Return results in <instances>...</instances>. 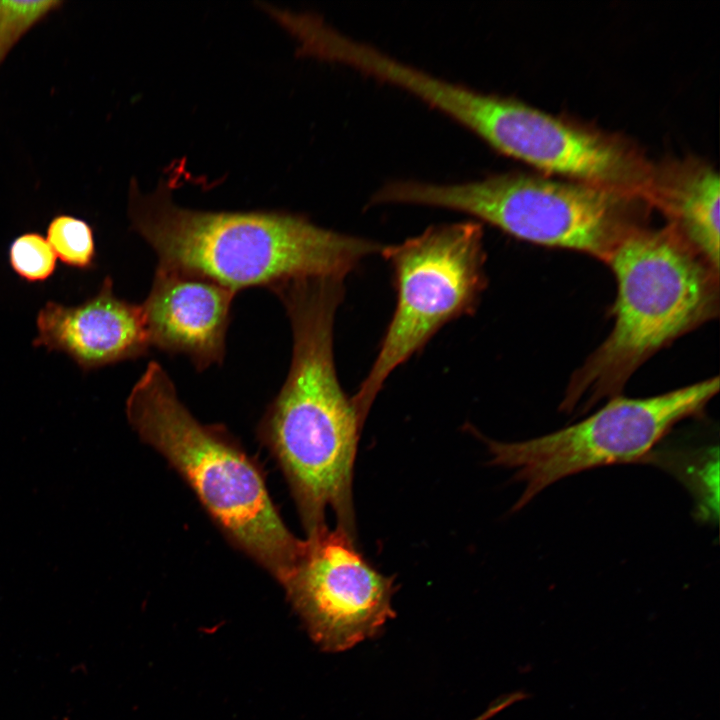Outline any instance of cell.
I'll return each instance as SVG.
<instances>
[{
    "label": "cell",
    "instance_id": "cell-1",
    "mask_svg": "<svg viewBox=\"0 0 720 720\" xmlns=\"http://www.w3.org/2000/svg\"><path fill=\"white\" fill-rule=\"evenodd\" d=\"M280 300L292 330V357L279 393L258 426V436L280 465L307 537L336 528L356 538L353 469L364 424L338 380L333 331L344 280L303 277L269 289Z\"/></svg>",
    "mask_w": 720,
    "mask_h": 720
},
{
    "label": "cell",
    "instance_id": "cell-2",
    "mask_svg": "<svg viewBox=\"0 0 720 720\" xmlns=\"http://www.w3.org/2000/svg\"><path fill=\"white\" fill-rule=\"evenodd\" d=\"M128 214L156 253L157 267L207 278L236 293L294 278L345 279L383 248L299 214L183 208L172 201L166 184L143 194L131 183Z\"/></svg>",
    "mask_w": 720,
    "mask_h": 720
},
{
    "label": "cell",
    "instance_id": "cell-3",
    "mask_svg": "<svg viewBox=\"0 0 720 720\" xmlns=\"http://www.w3.org/2000/svg\"><path fill=\"white\" fill-rule=\"evenodd\" d=\"M607 265L617 286L605 340L571 375L560 410L587 411L620 395L654 354L719 314V270L672 226H643Z\"/></svg>",
    "mask_w": 720,
    "mask_h": 720
},
{
    "label": "cell",
    "instance_id": "cell-4",
    "mask_svg": "<svg viewBox=\"0 0 720 720\" xmlns=\"http://www.w3.org/2000/svg\"><path fill=\"white\" fill-rule=\"evenodd\" d=\"M129 423L182 476L225 537L280 584L304 540L287 528L262 470L222 425L199 422L161 364L148 363L127 401Z\"/></svg>",
    "mask_w": 720,
    "mask_h": 720
},
{
    "label": "cell",
    "instance_id": "cell-5",
    "mask_svg": "<svg viewBox=\"0 0 720 720\" xmlns=\"http://www.w3.org/2000/svg\"><path fill=\"white\" fill-rule=\"evenodd\" d=\"M415 204L474 216L527 242L577 251L607 264L618 246L648 225L640 195L606 186L521 172L437 184L392 181L370 205Z\"/></svg>",
    "mask_w": 720,
    "mask_h": 720
},
{
    "label": "cell",
    "instance_id": "cell-6",
    "mask_svg": "<svg viewBox=\"0 0 720 720\" xmlns=\"http://www.w3.org/2000/svg\"><path fill=\"white\" fill-rule=\"evenodd\" d=\"M380 253L391 267L397 302L371 369L351 398L363 422L388 376L445 324L473 313L487 285L478 222L430 226Z\"/></svg>",
    "mask_w": 720,
    "mask_h": 720
},
{
    "label": "cell",
    "instance_id": "cell-7",
    "mask_svg": "<svg viewBox=\"0 0 720 720\" xmlns=\"http://www.w3.org/2000/svg\"><path fill=\"white\" fill-rule=\"evenodd\" d=\"M719 391V377L646 397L617 396L582 421L525 441L484 438L490 463L513 469L524 490L513 511L548 486L597 467L647 460L679 422L700 415Z\"/></svg>",
    "mask_w": 720,
    "mask_h": 720
},
{
    "label": "cell",
    "instance_id": "cell-8",
    "mask_svg": "<svg viewBox=\"0 0 720 720\" xmlns=\"http://www.w3.org/2000/svg\"><path fill=\"white\" fill-rule=\"evenodd\" d=\"M304 541L282 586L313 642L339 653L376 637L396 616L394 577L372 567L355 540L337 528Z\"/></svg>",
    "mask_w": 720,
    "mask_h": 720
},
{
    "label": "cell",
    "instance_id": "cell-9",
    "mask_svg": "<svg viewBox=\"0 0 720 720\" xmlns=\"http://www.w3.org/2000/svg\"><path fill=\"white\" fill-rule=\"evenodd\" d=\"M235 295L207 278L156 267L140 304L150 346L186 355L199 372L221 365Z\"/></svg>",
    "mask_w": 720,
    "mask_h": 720
},
{
    "label": "cell",
    "instance_id": "cell-10",
    "mask_svg": "<svg viewBox=\"0 0 720 720\" xmlns=\"http://www.w3.org/2000/svg\"><path fill=\"white\" fill-rule=\"evenodd\" d=\"M36 326L33 346L65 353L86 371L141 357L151 347L141 305L118 298L109 276L78 305L48 301Z\"/></svg>",
    "mask_w": 720,
    "mask_h": 720
},
{
    "label": "cell",
    "instance_id": "cell-11",
    "mask_svg": "<svg viewBox=\"0 0 720 720\" xmlns=\"http://www.w3.org/2000/svg\"><path fill=\"white\" fill-rule=\"evenodd\" d=\"M645 200L704 259L720 270L717 170L697 158L653 163Z\"/></svg>",
    "mask_w": 720,
    "mask_h": 720
},
{
    "label": "cell",
    "instance_id": "cell-12",
    "mask_svg": "<svg viewBox=\"0 0 720 720\" xmlns=\"http://www.w3.org/2000/svg\"><path fill=\"white\" fill-rule=\"evenodd\" d=\"M47 241L56 257L67 266L89 269L96 258L92 227L72 215H56L47 227Z\"/></svg>",
    "mask_w": 720,
    "mask_h": 720
},
{
    "label": "cell",
    "instance_id": "cell-13",
    "mask_svg": "<svg viewBox=\"0 0 720 720\" xmlns=\"http://www.w3.org/2000/svg\"><path fill=\"white\" fill-rule=\"evenodd\" d=\"M8 258L13 271L28 282L47 280L57 267V257L50 244L36 232L16 237L9 246Z\"/></svg>",
    "mask_w": 720,
    "mask_h": 720
},
{
    "label": "cell",
    "instance_id": "cell-14",
    "mask_svg": "<svg viewBox=\"0 0 720 720\" xmlns=\"http://www.w3.org/2000/svg\"><path fill=\"white\" fill-rule=\"evenodd\" d=\"M61 4L58 0H0V63L34 25Z\"/></svg>",
    "mask_w": 720,
    "mask_h": 720
}]
</instances>
